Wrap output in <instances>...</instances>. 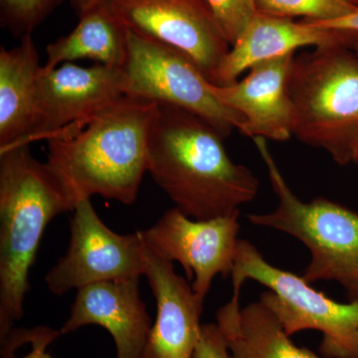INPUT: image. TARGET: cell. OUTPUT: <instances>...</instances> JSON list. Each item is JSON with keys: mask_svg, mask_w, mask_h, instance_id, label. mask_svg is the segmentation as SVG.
Returning <instances> with one entry per match:
<instances>
[{"mask_svg": "<svg viewBox=\"0 0 358 358\" xmlns=\"http://www.w3.org/2000/svg\"><path fill=\"white\" fill-rule=\"evenodd\" d=\"M223 141L199 115L159 105L148 143V173L188 217L229 216L258 194V178L231 159Z\"/></svg>", "mask_w": 358, "mask_h": 358, "instance_id": "6da1fadb", "label": "cell"}, {"mask_svg": "<svg viewBox=\"0 0 358 358\" xmlns=\"http://www.w3.org/2000/svg\"><path fill=\"white\" fill-rule=\"evenodd\" d=\"M157 108L152 101L124 95L76 133L47 141L46 164L75 207L94 195L126 205L136 201L148 173Z\"/></svg>", "mask_w": 358, "mask_h": 358, "instance_id": "7a4b0ae2", "label": "cell"}, {"mask_svg": "<svg viewBox=\"0 0 358 358\" xmlns=\"http://www.w3.org/2000/svg\"><path fill=\"white\" fill-rule=\"evenodd\" d=\"M30 145L0 150V343L22 319L30 268L49 222L75 204Z\"/></svg>", "mask_w": 358, "mask_h": 358, "instance_id": "3957f363", "label": "cell"}, {"mask_svg": "<svg viewBox=\"0 0 358 358\" xmlns=\"http://www.w3.org/2000/svg\"><path fill=\"white\" fill-rule=\"evenodd\" d=\"M293 136L341 166L358 164V56L345 43L294 57L289 80Z\"/></svg>", "mask_w": 358, "mask_h": 358, "instance_id": "277c9868", "label": "cell"}, {"mask_svg": "<svg viewBox=\"0 0 358 358\" xmlns=\"http://www.w3.org/2000/svg\"><path fill=\"white\" fill-rule=\"evenodd\" d=\"M253 141L279 202L274 211L247 218L254 225L287 233L310 250L312 260L303 275L308 284L338 282L348 301H358L357 212L324 197L301 201L282 176L267 140L257 136Z\"/></svg>", "mask_w": 358, "mask_h": 358, "instance_id": "5b68a950", "label": "cell"}, {"mask_svg": "<svg viewBox=\"0 0 358 358\" xmlns=\"http://www.w3.org/2000/svg\"><path fill=\"white\" fill-rule=\"evenodd\" d=\"M233 296L247 280L267 287L260 300L288 336L306 329L322 334L320 352L326 358H358V301L338 303L310 286L303 277L271 265L255 245L238 240L232 275Z\"/></svg>", "mask_w": 358, "mask_h": 358, "instance_id": "8992f818", "label": "cell"}, {"mask_svg": "<svg viewBox=\"0 0 358 358\" xmlns=\"http://www.w3.org/2000/svg\"><path fill=\"white\" fill-rule=\"evenodd\" d=\"M122 71L124 95L192 113L224 138L243 126V117L219 102L199 66L178 49L129 29L128 56Z\"/></svg>", "mask_w": 358, "mask_h": 358, "instance_id": "52a82bcc", "label": "cell"}, {"mask_svg": "<svg viewBox=\"0 0 358 358\" xmlns=\"http://www.w3.org/2000/svg\"><path fill=\"white\" fill-rule=\"evenodd\" d=\"M73 211L69 248L45 277L52 293L62 296L95 282L145 275L141 231L117 234L99 217L91 199L82 200Z\"/></svg>", "mask_w": 358, "mask_h": 358, "instance_id": "ba28073f", "label": "cell"}, {"mask_svg": "<svg viewBox=\"0 0 358 358\" xmlns=\"http://www.w3.org/2000/svg\"><path fill=\"white\" fill-rule=\"evenodd\" d=\"M110 4L129 29L182 52L214 83L231 46L205 0H113Z\"/></svg>", "mask_w": 358, "mask_h": 358, "instance_id": "9c48e42d", "label": "cell"}, {"mask_svg": "<svg viewBox=\"0 0 358 358\" xmlns=\"http://www.w3.org/2000/svg\"><path fill=\"white\" fill-rule=\"evenodd\" d=\"M124 96L120 68L65 63L42 66L37 91V117L28 143L76 133L96 114Z\"/></svg>", "mask_w": 358, "mask_h": 358, "instance_id": "30bf717a", "label": "cell"}, {"mask_svg": "<svg viewBox=\"0 0 358 358\" xmlns=\"http://www.w3.org/2000/svg\"><path fill=\"white\" fill-rule=\"evenodd\" d=\"M240 210L223 217L195 220L178 209L167 210L141 231L143 242L169 261H178L195 294L205 299L216 275H232L239 234Z\"/></svg>", "mask_w": 358, "mask_h": 358, "instance_id": "8fae6325", "label": "cell"}, {"mask_svg": "<svg viewBox=\"0 0 358 358\" xmlns=\"http://www.w3.org/2000/svg\"><path fill=\"white\" fill-rule=\"evenodd\" d=\"M294 53L250 68L242 80L228 86L211 85L219 102L243 117V136L286 141L293 136L294 105L289 80Z\"/></svg>", "mask_w": 358, "mask_h": 358, "instance_id": "7c38bea8", "label": "cell"}, {"mask_svg": "<svg viewBox=\"0 0 358 358\" xmlns=\"http://www.w3.org/2000/svg\"><path fill=\"white\" fill-rule=\"evenodd\" d=\"M145 272L157 315L141 358H192L199 341L204 298L176 274L173 261L143 242Z\"/></svg>", "mask_w": 358, "mask_h": 358, "instance_id": "4fadbf2b", "label": "cell"}, {"mask_svg": "<svg viewBox=\"0 0 358 358\" xmlns=\"http://www.w3.org/2000/svg\"><path fill=\"white\" fill-rule=\"evenodd\" d=\"M140 277L95 282L77 289L69 320L61 336L88 324H96L114 338L117 358H141L147 346L152 319L141 299Z\"/></svg>", "mask_w": 358, "mask_h": 358, "instance_id": "5bb4252c", "label": "cell"}, {"mask_svg": "<svg viewBox=\"0 0 358 358\" xmlns=\"http://www.w3.org/2000/svg\"><path fill=\"white\" fill-rule=\"evenodd\" d=\"M334 43L346 44V33L317 27L307 21L294 22L289 18L257 13L230 47L213 85L228 86L253 66L294 53L303 47Z\"/></svg>", "mask_w": 358, "mask_h": 358, "instance_id": "9a60e30c", "label": "cell"}, {"mask_svg": "<svg viewBox=\"0 0 358 358\" xmlns=\"http://www.w3.org/2000/svg\"><path fill=\"white\" fill-rule=\"evenodd\" d=\"M41 67L32 35L13 49L0 48V150L29 145Z\"/></svg>", "mask_w": 358, "mask_h": 358, "instance_id": "2e32d148", "label": "cell"}, {"mask_svg": "<svg viewBox=\"0 0 358 358\" xmlns=\"http://www.w3.org/2000/svg\"><path fill=\"white\" fill-rule=\"evenodd\" d=\"M221 334L232 358H320L294 345L274 313L262 301L240 308L232 298L217 312Z\"/></svg>", "mask_w": 358, "mask_h": 358, "instance_id": "e0dca14e", "label": "cell"}, {"mask_svg": "<svg viewBox=\"0 0 358 358\" xmlns=\"http://www.w3.org/2000/svg\"><path fill=\"white\" fill-rule=\"evenodd\" d=\"M76 27L48 44L44 67L52 69L81 59L122 69L128 56L129 28L120 20L110 2L89 9L79 16Z\"/></svg>", "mask_w": 358, "mask_h": 358, "instance_id": "ac0fdd59", "label": "cell"}, {"mask_svg": "<svg viewBox=\"0 0 358 358\" xmlns=\"http://www.w3.org/2000/svg\"><path fill=\"white\" fill-rule=\"evenodd\" d=\"M357 6L352 0H256L257 13L317 23L338 20Z\"/></svg>", "mask_w": 358, "mask_h": 358, "instance_id": "d6986e66", "label": "cell"}, {"mask_svg": "<svg viewBox=\"0 0 358 358\" xmlns=\"http://www.w3.org/2000/svg\"><path fill=\"white\" fill-rule=\"evenodd\" d=\"M64 0H0V21L9 32L22 38L32 32Z\"/></svg>", "mask_w": 358, "mask_h": 358, "instance_id": "ffe728a7", "label": "cell"}, {"mask_svg": "<svg viewBox=\"0 0 358 358\" xmlns=\"http://www.w3.org/2000/svg\"><path fill=\"white\" fill-rule=\"evenodd\" d=\"M61 336L60 331L39 327L30 329H13L1 345L3 358H53L47 348Z\"/></svg>", "mask_w": 358, "mask_h": 358, "instance_id": "44dd1931", "label": "cell"}, {"mask_svg": "<svg viewBox=\"0 0 358 358\" xmlns=\"http://www.w3.org/2000/svg\"><path fill=\"white\" fill-rule=\"evenodd\" d=\"M230 46L256 15V0H205Z\"/></svg>", "mask_w": 358, "mask_h": 358, "instance_id": "7402d4cb", "label": "cell"}, {"mask_svg": "<svg viewBox=\"0 0 358 358\" xmlns=\"http://www.w3.org/2000/svg\"><path fill=\"white\" fill-rule=\"evenodd\" d=\"M192 358H232L217 324H202Z\"/></svg>", "mask_w": 358, "mask_h": 358, "instance_id": "603a6c76", "label": "cell"}, {"mask_svg": "<svg viewBox=\"0 0 358 358\" xmlns=\"http://www.w3.org/2000/svg\"><path fill=\"white\" fill-rule=\"evenodd\" d=\"M308 22V21H307ZM310 24L326 29L336 30V31L357 33L358 34V6L352 13L343 17L338 18L329 22H310Z\"/></svg>", "mask_w": 358, "mask_h": 358, "instance_id": "cb8c5ba5", "label": "cell"}, {"mask_svg": "<svg viewBox=\"0 0 358 358\" xmlns=\"http://www.w3.org/2000/svg\"><path fill=\"white\" fill-rule=\"evenodd\" d=\"M71 1H72L73 7H74L77 15L80 16L89 9L93 8V7L108 3V2L113 1V0H71Z\"/></svg>", "mask_w": 358, "mask_h": 358, "instance_id": "d4e9b609", "label": "cell"}, {"mask_svg": "<svg viewBox=\"0 0 358 358\" xmlns=\"http://www.w3.org/2000/svg\"><path fill=\"white\" fill-rule=\"evenodd\" d=\"M346 34H348L346 45H348L350 48H352L358 56V34H357V33L350 32H346Z\"/></svg>", "mask_w": 358, "mask_h": 358, "instance_id": "484cf974", "label": "cell"}, {"mask_svg": "<svg viewBox=\"0 0 358 358\" xmlns=\"http://www.w3.org/2000/svg\"><path fill=\"white\" fill-rule=\"evenodd\" d=\"M352 1L353 2V3L357 4V6H358V0H352Z\"/></svg>", "mask_w": 358, "mask_h": 358, "instance_id": "4316f807", "label": "cell"}]
</instances>
